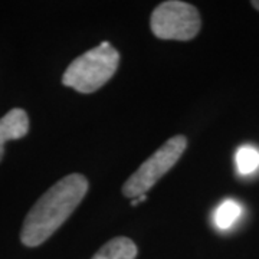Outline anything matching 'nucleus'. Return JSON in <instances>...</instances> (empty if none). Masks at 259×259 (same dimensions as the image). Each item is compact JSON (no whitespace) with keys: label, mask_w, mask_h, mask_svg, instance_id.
<instances>
[{"label":"nucleus","mask_w":259,"mask_h":259,"mask_svg":"<svg viewBox=\"0 0 259 259\" xmlns=\"http://www.w3.org/2000/svg\"><path fill=\"white\" fill-rule=\"evenodd\" d=\"M88 187L87 177L78 173L56 182L29 210L20 232L22 243L35 248L48 241L81 204Z\"/></svg>","instance_id":"1"},{"label":"nucleus","mask_w":259,"mask_h":259,"mask_svg":"<svg viewBox=\"0 0 259 259\" xmlns=\"http://www.w3.org/2000/svg\"><path fill=\"white\" fill-rule=\"evenodd\" d=\"M120 64V54L108 42L93 48L66 68L62 83L81 94H93L111 79Z\"/></svg>","instance_id":"2"},{"label":"nucleus","mask_w":259,"mask_h":259,"mask_svg":"<svg viewBox=\"0 0 259 259\" xmlns=\"http://www.w3.org/2000/svg\"><path fill=\"white\" fill-rule=\"evenodd\" d=\"M186 147L187 140L185 136H175L167 140L128 177L122 186V194L131 199L147 194L148 190L180 160Z\"/></svg>","instance_id":"3"},{"label":"nucleus","mask_w":259,"mask_h":259,"mask_svg":"<svg viewBox=\"0 0 259 259\" xmlns=\"http://www.w3.org/2000/svg\"><path fill=\"white\" fill-rule=\"evenodd\" d=\"M150 26L154 36L164 40H190L202 26L199 10L193 5L168 0L160 3L151 13Z\"/></svg>","instance_id":"4"},{"label":"nucleus","mask_w":259,"mask_h":259,"mask_svg":"<svg viewBox=\"0 0 259 259\" xmlns=\"http://www.w3.org/2000/svg\"><path fill=\"white\" fill-rule=\"evenodd\" d=\"M29 131V117L22 108L10 110L0 118V161L5 154V144L10 140L25 137Z\"/></svg>","instance_id":"5"},{"label":"nucleus","mask_w":259,"mask_h":259,"mask_svg":"<svg viewBox=\"0 0 259 259\" xmlns=\"http://www.w3.org/2000/svg\"><path fill=\"white\" fill-rule=\"evenodd\" d=\"M139 249L130 238L118 236L101 246L91 259H136Z\"/></svg>","instance_id":"6"},{"label":"nucleus","mask_w":259,"mask_h":259,"mask_svg":"<svg viewBox=\"0 0 259 259\" xmlns=\"http://www.w3.org/2000/svg\"><path fill=\"white\" fill-rule=\"evenodd\" d=\"M242 216V206L235 200H225L219 204V207L214 212V225L219 229H229L239 221Z\"/></svg>","instance_id":"7"},{"label":"nucleus","mask_w":259,"mask_h":259,"mask_svg":"<svg viewBox=\"0 0 259 259\" xmlns=\"http://www.w3.org/2000/svg\"><path fill=\"white\" fill-rule=\"evenodd\" d=\"M238 171L243 176H249L259 168V150L253 146H242L235 156Z\"/></svg>","instance_id":"8"},{"label":"nucleus","mask_w":259,"mask_h":259,"mask_svg":"<svg viewBox=\"0 0 259 259\" xmlns=\"http://www.w3.org/2000/svg\"><path fill=\"white\" fill-rule=\"evenodd\" d=\"M250 5H252V6H253V8H255L256 10H259V0H253Z\"/></svg>","instance_id":"9"}]
</instances>
